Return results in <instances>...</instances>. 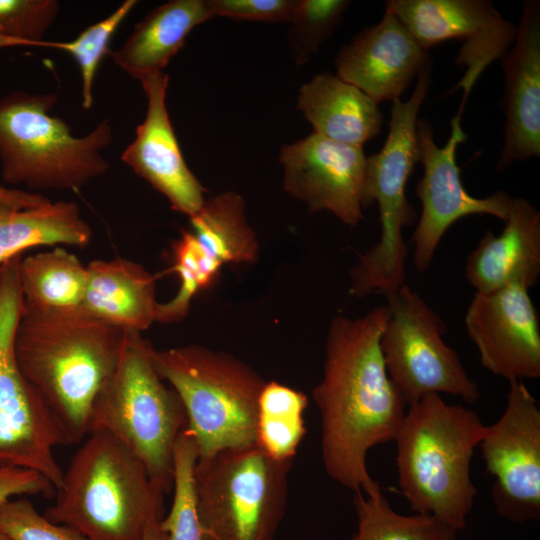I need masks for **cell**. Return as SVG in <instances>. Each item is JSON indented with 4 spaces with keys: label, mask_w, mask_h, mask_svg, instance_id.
<instances>
[{
    "label": "cell",
    "mask_w": 540,
    "mask_h": 540,
    "mask_svg": "<svg viewBox=\"0 0 540 540\" xmlns=\"http://www.w3.org/2000/svg\"><path fill=\"white\" fill-rule=\"evenodd\" d=\"M357 517L355 533L349 540H456L457 531L435 518L414 513L400 514L381 492L354 493Z\"/></svg>",
    "instance_id": "cell-28"
},
{
    "label": "cell",
    "mask_w": 540,
    "mask_h": 540,
    "mask_svg": "<svg viewBox=\"0 0 540 540\" xmlns=\"http://www.w3.org/2000/svg\"><path fill=\"white\" fill-rule=\"evenodd\" d=\"M307 396L276 381L265 382L258 400L256 443L270 456L293 461L305 434Z\"/></svg>",
    "instance_id": "cell-27"
},
{
    "label": "cell",
    "mask_w": 540,
    "mask_h": 540,
    "mask_svg": "<svg viewBox=\"0 0 540 540\" xmlns=\"http://www.w3.org/2000/svg\"><path fill=\"white\" fill-rule=\"evenodd\" d=\"M297 108L314 133L356 147L377 136L383 123L376 102L330 72L317 74L301 86Z\"/></svg>",
    "instance_id": "cell-24"
},
{
    "label": "cell",
    "mask_w": 540,
    "mask_h": 540,
    "mask_svg": "<svg viewBox=\"0 0 540 540\" xmlns=\"http://www.w3.org/2000/svg\"><path fill=\"white\" fill-rule=\"evenodd\" d=\"M292 462L273 458L257 443L197 459L201 540H273L285 514Z\"/></svg>",
    "instance_id": "cell-9"
},
{
    "label": "cell",
    "mask_w": 540,
    "mask_h": 540,
    "mask_svg": "<svg viewBox=\"0 0 540 540\" xmlns=\"http://www.w3.org/2000/svg\"><path fill=\"white\" fill-rule=\"evenodd\" d=\"M386 297L389 318L380 347L388 375L407 405L441 393L476 402L479 387L444 341L441 318L407 284Z\"/></svg>",
    "instance_id": "cell-11"
},
{
    "label": "cell",
    "mask_w": 540,
    "mask_h": 540,
    "mask_svg": "<svg viewBox=\"0 0 540 540\" xmlns=\"http://www.w3.org/2000/svg\"><path fill=\"white\" fill-rule=\"evenodd\" d=\"M0 534L10 540H85L71 528L40 515L26 499L0 504Z\"/></svg>",
    "instance_id": "cell-33"
},
{
    "label": "cell",
    "mask_w": 540,
    "mask_h": 540,
    "mask_svg": "<svg viewBox=\"0 0 540 540\" xmlns=\"http://www.w3.org/2000/svg\"><path fill=\"white\" fill-rule=\"evenodd\" d=\"M279 160L285 190L311 212L329 211L349 226L363 219L367 157L362 147L313 132L283 146Z\"/></svg>",
    "instance_id": "cell-16"
},
{
    "label": "cell",
    "mask_w": 540,
    "mask_h": 540,
    "mask_svg": "<svg viewBox=\"0 0 540 540\" xmlns=\"http://www.w3.org/2000/svg\"><path fill=\"white\" fill-rule=\"evenodd\" d=\"M528 291L510 286L476 292L465 314L481 364L508 382L540 377L539 318Z\"/></svg>",
    "instance_id": "cell-17"
},
{
    "label": "cell",
    "mask_w": 540,
    "mask_h": 540,
    "mask_svg": "<svg viewBox=\"0 0 540 540\" xmlns=\"http://www.w3.org/2000/svg\"><path fill=\"white\" fill-rule=\"evenodd\" d=\"M154 349L141 333L126 331L118 364L93 402L88 434L113 436L165 493L173 484L174 445L187 418L155 367Z\"/></svg>",
    "instance_id": "cell-5"
},
{
    "label": "cell",
    "mask_w": 540,
    "mask_h": 540,
    "mask_svg": "<svg viewBox=\"0 0 540 540\" xmlns=\"http://www.w3.org/2000/svg\"><path fill=\"white\" fill-rule=\"evenodd\" d=\"M56 489L42 474L0 463V504L16 495H43L50 498ZM0 540H10L0 534Z\"/></svg>",
    "instance_id": "cell-35"
},
{
    "label": "cell",
    "mask_w": 540,
    "mask_h": 540,
    "mask_svg": "<svg viewBox=\"0 0 540 540\" xmlns=\"http://www.w3.org/2000/svg\"><path fill=\"white\" fill-rule=\"evenodd\" d=\"M136 3V0L124 1L108 17L87 27L70 42L45 43L46 46L66 51L77 61L81 72L84 109H90L93 105L95 74L105 54L110 52V40Z\"/></svg>",
    "instance_id": "cell-30"
},
{
    "label": "cell",
    "mask_w": 540,
    "mask_h": 540,
    "mask_svg": "<svg viewBox=\"0 0 540 540\" xmlns=\"http://www.w3.org/2000/svg\"><path fill=\"white\" fill-rule=\"evenodd\" d=\"M465 276L477 293L510 286L530 289L540 276V212L512 197L501 234L487 230L468 255Z\"/></svg>",
    "instance_id": "cell-21"
},
{
    "label": "cell",
    "mask_w": 540,
    "mask_h": 540,
    "mask_svg": "<svg viewBox=\"0 0 540 540\" xmlns=\"http://www.w3.org/2000/svg\"><path fill=\"white\" fill-rule=\"evenodd\" d=\"M91 238V227L75 202H53L40 193L0 184V265L30 248H84Z\"/></svg>",
    "instance_id": "cell-22"
},
{
    "label": "cell",
    "mask_w": 540,
    "mask_h": 540,
    "mask_svg": "<svg viewBox=\"0 0 540 540\" xmlns=\"http://www.w3.org/2000/svg\"><path fill=\"white\" fill-rule=\"evenodd\" d=\"M384 7L426 50L447 40L461 43L454 63L466 70L449 91L463 89L459 115L478 78L502 58L516 38L517 26L488 0H388Z\"/></svg>",
    "instance_id": "cell-12"
},
{
    "label": "cell",
    "mask_w": 540,
    "mask_h": 540,
    "mask_svg": "<svg viewBox=\"0 0 540 540\" xmlns=\"http://www.w3.org/2000/svg\"><path fill=\"white\" fill-rule=\"evenodd\" d=\"M485 426L474 410L439 394L408 406L394 441L399 490L414 513L457 532L467 526L477 494L471 460Z\"/></svg>",
    "instance_id": "cell-3"
},
{
    "label": "cell",
    "mask_w": 540,
    "mask_h": 540,
    "mask_svg": "<svg viewBox=\"0 0 540 540\" xmlns=\"http://www.w3.org/2000/svg\"><path fill=\"white\" fill-rule=\"evenodd\" d=\"M500 61L505 120L498 172L540 156V1L524 2L515 41Z\"/></svg>",
    "instance_id": "cell-20"
},
{
    "label": "cell",
    "mask_w": 540,
    "mask_h": 540,
    "mask_svg": "<svg viewBox=\"0 0 540 540\" xmlns=\"http://www.w3.org/2000/svg\"><path fill=\"white\" fill-rule=\"evenodd\" d=\"M81 307L124 331L141 333L156 321L155 278L139 263L122 257L87 266Z\"/></svg>",
    "instance_id": "cell-23"
},
{
    "label": "cell",
    "mask_w": 540,
    "mask_h": 540,
    "mask_svg": "<svg viewBox=\"0 0 540 540\" xmlns=\"http://www.w3.org/2000/svg\"><path fill=\"white\" fill-rule=\"evenodd\" d=\"M87 267L65 248L21 258L18 282L23 304L37 309H66L82 304Z\"/></svg>",
    "instance_id": "cell-26"
},
{
    "label": "cell",
    "mask_w": 540,
    "mask_h": 540,
    "mask_svg": "<svg viewBox=\"0 0 540 540\" xmlns=\"http://www.w3.org/2000/svg\"><path fill=\"white\" fill-rule=\"evenodd\" d=\"M153 361L182 403L198 459L256 443L265 381L252 368L200 345L154 349Z\"/></svg>",
    "instance_id": "cell-7"
},
{
    "label": "cell",
    "mask_w": 540,
    "mask_h": 540,
    "mask_svg": "<svg viewBox=\"0 0 540 540\" xmlns=\"http://www.w3.org/2000/svg\"><path fill=\"white\" fill-rule=\"evenodd\" d=\"M388 318L387 305L357 318L335 316L325 344L323 378L313 389L324 469L342 487L366 495L381 492L367 468L368 452L394 441L408 408L381 352Z\"/></svg>",
    "instance_id": "cell-1"
},
{
    "label": "cell",
    "mask_w": 540,
    "mask_h": 540,
    "mask_svg": "<svg viewBox=\"0 0 540 540\" xmlns=\"http://www.w3.org/2000/svg\"><path fill=\"white\" fill-rule=\"evenodd\" d=\"M462 115L451 119L450 136L439 147L434 139L432 125L426 119H418L416 133L423 176L415 192L421 202V214L411 241L414 245L413 263L420 273L427 271L435 251L445 232L462 217L488 214L507 218L512 197L504 190L487 197L470 195L462 184L456 152L466 140L461 127Z\"/></svg>",
    "instance_id": "cell-15"
},
{
    "label": "cell",
    "mask_w": 540,
    "mask_h": 540,
    "mask_svg": "<svg viewBox=\"0 0 540 540\" xmlns=\"http://www.w3.org/2000/svg\"><path fill=\"white\" fill-rule=\"evenodd\" d=\"M208 0H171L150 11L117 50L113 62L130 77L163 71L197 25L212 18Z\"/></svg>",
    "instance_id": "cell-25"
},
{
    "label": "cell",
    "mask_w": 540,
    "mask_h": 540,
    "mask_svg": "<svg viewBox=\"0 0 540 540\" xmlns=\"http://www.w3.org/2000/svg\"><path fill=\"white\" fill-rule=\"evenodd\" d=\"M86 437L44 516L85 540H142L147 525L163 518L164 492L113 436Z\"/></svg>",
    "instance_id": "cell-4"
},
{
    "label": "cell",
    "mask_w": 540,
    "mask_h": 540,
    "mask_svg": "<svg viewBox=\"0 0 540 540\" xmlns=\"http://www.w3.org/2000/svg\"><path fill=\"white\" fill-rule=\"evenodd\" d=\"M147 98L144 121L121 160L188 217L203 206L205 189L188 168L166 107L169 76L164 71L140 80Z\"/></svg>",
    "instance_id": "cell-18"
},
{
    "label": "cell",
    "mask_w": 540,
    "mask_h": 540,
    "mask_svg": "<svg viewBox=\"0 0 540 540\" xmlns=\"http://www.w3.org/2000/svg\"><path fill=\"white\" fill-rule=\"evenodd\" d=\"M21 258L17 255L3 263L0 278V463L36 471L57 490L63 471L54 450L72 442L15 361L13 339L22 309Z\"/></svg>",
    "instance_id": "cell-10"
},
{
    "label": "cell",
    "mask_w": 540,
    "mask_h": 540,
    "mask_svg": "<svg viewBox=\"0 0 540 540\" xmlns=\"http://www.w3.org/2000/svg\"><path fill=\"white\" fill-rule=\"evenodd\" d=\"M348 0H297L291 18L292 47L297 64L317 53L342 20Z\"/></svg>",
    "instance_id": "cell-31"
},
{
    "label": "cell",
    "mask_w": 540,
    "mask_h": 540,
    "mask_svg": "<svg viewBox=\"0 0 540 540\" xmlns=\"http://www.w3.org/2000/svg\"><path fill=\"white\" fill-rule=\"evenodd\" d=\"M55 93L12 92L0 99V165L4 182L32 190H79L109 169L101 151L112 142L108 118L75 137L51 115Z\"/></svg>",
    "instance_id": "cell-6"
},
{
    "label": "cell",
    "mask_w": 540,
    "mask_h": 540,
    "mask_svg": "<svg viewBox=\"0 0 540 540\" xmlns=\"http://www.w3.org/2000/svg\"><path fill=\"white\" fill-rule=\"evenodd\" d=\"M493 477L496 513L511 522L540 519V408L523 381L509 382L505 409L478 445Z\"/></svg>",
    "instance_id": "cell-13"
},
{
    "label": "cell",
    "mask_w": 540,
    "mask_h": 540,
    "mask_svg": "<svg viewBox=\"0 0 540 540\" xmlns=\"http://www.w3.org/2000/svg\"><path fill=\"white\" fill-rule=\"evenodd\" d=\"M59 8L56 0H0V48L45 45Z\"/></svg>",
    "instance_id": "cell-32"
},
{
    "label": "cell",
    "mask_w": 540,
    "mask_h": 540,
    "mask_svg": "<svg viewBox=\"0 0 540 540\" xmlns=\"http://www.w3.org/2000/svg\"><path fill=\"white\" fill-rule=\"evenodd\" d=\"M431 69L417 76L408 101L392 102L386 141L366 160L365 207L377 202L381 235L350 270V293L357 297L371 293L388 296L406 284L407 246L402 231L413 223L415 212L405 188L414 165L420 161L416 124L431 84Z\"/></svg>",
    "instance_id": "cell-8"
},
{
    "label": "cell",
    "mask_w": 540,
    "mask_h": 540,
    "mask_svg": "<svg viewBox=\"0 0 540 540\" xmlns=\"http://www.w3.org/2000/svg\"><path fill=\"white\" fill-rule=\"evenodd\" d=\"M173 246V270L180 286L167 303H159L156 321L176 322L187 314L194 295L213 284L222 266L251 263L258 255L255 233L245 216L243 199L234 192L205 200Z\"/></svg>",
    "instance_id": "cell-14"
},
{
    "label": "cell",
    "mask_w": 540,
    "mask_h": 540,
    "mask_svg": "<svg viewBox=\"0 0 540 540\" xmlns=\"http://www.w3.org/2000/svg\"><path fill=\"white\" fill-rule=\"evenodd\" d=\"M337 76L377 104L395 101L423 70L432 67L424 49L390 12L342 47L334 61Z\"/></svg>",
    "instance_id": "cell-19"
},
{
    "label": "cell",
    "mask_w": 540,
    "mask_h": 540,
    "mask_svg": "<svg viewBox=\"0 0 540 540\" xmlns=\"http://www.w3.org/2000/svg\"><path fill=\"white\" fill-rule=\"evenodd\" d=\"M2 269H3V264L0 265V278H1Z\"/></svg>",
    "instance_id": "cell-37"
},
{
    "label": "cell",
    "mask_w": 540,
    "mask_h": 540,
    "mask_svg": "<svg viewBox=\"0 0 540 540\" xmlns=\"http://www.w3.org/2000/svg\"><path fill=\"white\" fill-rule=\"evenodd\" d=\"M213 16L261 22H290L293 0H208Z\"/></svg>",
    "instance_id": "cell-34"
},
{
    "label": "cell",
    "mask_w": 540,
    "mask_h": 540,
    "mask_svg": "<svg viewBox=\"0 0 540 540\" xmlns=\"http://www.w3.org/2000/svg\"><path fill=\"white\" fill-rule=\"evenodd\" d=\"M125 333L81 306L37 309L22 301L15 361L72 444L88 435L93 402L118 364Z\"/></svg>",
    "instance_id": "cell-2"
},
{
    "label": "cell",
    "mask_w": 540,
    "mask_h": 540,
    "mask_svg": "<svg viewBox=\"0 0 540 540\" xmlns=\"http://www.w3.org/2000/svg\"><path fill=\"white\" fill-rule=\"evenodd\" d=\"M198 459L195 440L187 428L179 434L173 451V501L161 519L167 540H201L194 487Z\"/></svg>",
    "instance_id": "cell-29"
},
{
    "label": "cell",
    "mask_w": 540,
    "mask_h": 540,
    "mask_svg": "<svg viewBox=\"0 0 540 540\" xmlns=\"http://www.w3.org/2000/svg\"><path fill=\"white\" fill-rule=\"evenodd\" d=\"M142 540H167V535L161 526V519H155L147 525Z\"/></svg>",
    "instance_id": "cell-36"
}]
</instances>
